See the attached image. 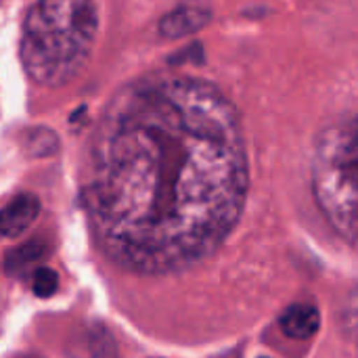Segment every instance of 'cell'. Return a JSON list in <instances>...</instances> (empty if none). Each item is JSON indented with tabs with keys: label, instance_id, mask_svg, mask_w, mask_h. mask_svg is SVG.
I'll return each mask as SVG.
<instances>
[{
	"label": "cell",
	"instance_id": "6da1fadb",
	"mask_svg": "<svg viewBox=\"0 0 358 358\" xmlns=\"http://www.w3.org/2000/svg\"><path fill=\"white\" fill-rule=\"evenodd\" d=\"M248 189L235 105L212 82L172 76L132 82L109 101L90 138L82 195L107 258L168 275L227 241Z\"/></svg>",
	"mask_w": 358,
	"mask_h": 358
},
{
	"label": "cell",
	"instance_id": "7a4b0ae2",
	"mask_svg": "<svg viewBox=\"0 0 358 358\" xmlns=\"http://www.w3.org/2000/svg\"><path fill=\"white\" fill-rule=\"evenodd\" d=\"M96 36L99 10L94 0H36L21 31L23 71L38 86H65L90 61Z\"/></svg>",
	"mask_w": 358,
	"mask_h": 358
},
{
	"label": "cell",
	"instance_id": "3957f363",
	"mask_svg": "<svg viewBox=\"0 0 358 358\" xmlns=\"http://www.w3.org/2000/svg\"><path fill=\"white\" fill-rule=\"evenodd\" d=\"M310 182L325 220L358 248V115L327 126L317 136Z\"/></svg>",
	"mask_w": 358,
	"mask_h": 358
},
{
	"label": "cell",
	"instance_id": "277c9868",
	"mask_svg": "<svg viewBox=\"0 0 358 358\" xmlns=\"http://www.w3.org/2000/svg\"><path fill=\"white\" fill-rule=\"evenodd\" d=\"M67 358H120L113 336L103 325L80 327L65 346Z\"/></svg>",
	"mask_w": 358,
	"mask_h": 358
},
{
	"label": "cell",
	"instance_id": "5b68a950",
	"mask_svg": "<svg viewBox=\"0 0 358 358\" xmlns=\"http://www.w3.org/2000/svg\"><path fill=\"white\" fill-rule=\"evenodd\" d=\"M210 19H212L210 8H206L201 4H180L162 17L159 34L168 40L185 38V36L195 34L201 27H206L210 23Z\"/></svg>",
	"mask_w": 358,
	"mask_h": 358
},
{
	"label": "cell",
	"instance_id": "8992f818",
	"mask_svg": "<svg viewBox=\"0 0 358 358\" xmlns=\"http://www.w3.org/2000/svg\"><path fill=\"white\" fill-rule=\"evenodd\" d=\"M40 201L31 193H21L0 210V237L23 235L38 218Z\"/></svg>",
	"mask_w": 358,
	"mask_h": 358
},
{
	"label": "cell",
	"instance_id": "52a82bcc",
	"mask_svg": "<svg viewBox=\"0 0 358 358\" xmlns=\"http://www.w3.org/2000/svg\"><path fill=\"white\" fill-rule=\"evenodd\" d=\"M279 327L292 340H310L321 327V315L310 304H294L281 315Z\"/></svg>",
	"mask_w": 358,
	"mask_h": 358
},
{
	"label": "cell",
	"instance_id": "ba28073f",
	"mask_svg": "<svg viewBox=\"0 0 358 358\" xmlns=\"http://www.w3.org/2000/svg\"><path fill=\"white\" fill-rule=\"evenodd\" d=\"M46 245L42 241H29L19 245L17 250L8 252L6 256V271L8 273H19L23 268H27L34 262H40L46 256Z\"/></svg>",
	"mask_w": 358,
	"mask_h": 358
},
{
	"label": "cell",
	"instance_id": "9c48e42d",
	"mask_svg": "<svg viewBox=\"0 0 358 358\" xmlns=\"http://www.w3.org/2000/svg\"><path fill=\"white\" fill-rule=\"evenodd\" d=\"M31 287H34V294L38 298H50L59 289V275L48 266H40L34 271Z\"/></svg>",
	"mask_w": 358,
	"mask_h": 358
}]
</instances>
